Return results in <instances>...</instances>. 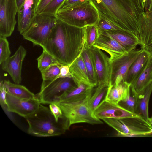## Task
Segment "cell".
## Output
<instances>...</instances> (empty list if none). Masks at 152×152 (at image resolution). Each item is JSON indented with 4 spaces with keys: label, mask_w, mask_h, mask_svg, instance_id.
Instances as JSON below:
<instances>
[{
    "label": "cell",
    "mask_w": 152,
    "mask_h": 152,
    "mask_svg": "<svg viewBox=\"0 0 152 152\" xmlns=\"http://www.w3.org/2000/svg\"><path fill=\"white\" fill-rule=\"evenodd\" d=\"M86 42V27H76L58 20L41 47L60 64L66 65L80 55Z\"/></svg>",
    "instance_id": "1"
},
{
    "label": "cell",
    "mask_w": 152,
    "mask_h": 152,
    "mask_svg": "<svg viewBox=\"0 0 152 152\" xmlns=\"http://www.w3.org/2000/svg\"><path fill=\"white\" fill-rule=\"evenodd\" d=\"M92 1L100 18L139 40L138 22L140 15L144 11L140 0Z\"/></svg>",
    "instance_id": "2"
},
{
    "label": "cell",
    "mask_w": 152,
    "mask_h": 152,
    "mask_svg": "<svg viewBox=\"0 0 152 152\" xmlns=\"http://www.w3.org/2000/svg\"><path fill=\"white\" fill-rule=\"evenodd\" d=\"M28 133L39 137L60 136L69 129L66 120L57 121L49 108L42 104L34 113L25 118Z\"/></svg>",
    "instance_id": "3"
},
{
    "label": "cell",
    "mask_w": 152,
    "mask_h": 152,
    "mask_svg": "<svg viewBox=\"0 0 152 152\" xmlns=\"http://www.w3.org/2000/svg\"><path fill=\"white\" fill-rule=\"evenodd\" d=\"M55 16L64 23L79 28L97 25L100 19L98 11L91 0L75 8L59 10Z\"/></svg>",
    "instance_id": "4"
},
{
    "label": "cell",
    "mask_w": 152,
    "mask_h": 152,
    "mask_svg": "<svg viewBox=\"0 0 152 152\" xmlns=\"http://www.w3.org/2000/svg\"><path fill=\"white\" fill-rule=\"evenodd\" d=\"M102 120L117 132L118 137H141L152 135V125L141 117L122 119L105 118Z\"/></svg>",
    "instance_id": "5"
},
{
    "label": "cell",
    "mask_w": 152,
    "mask_h": 152,
    "mask_svg": "<svg viewBox=\"0 0 152 152\" xmlns=\"http://www.w3.org/2000/svg\"><path fill=\"white\" fill-rule=\"evenodd\" d=\"M87 98L74 102H55L61 108L69 128L74 124L84 123L91 124H102L103 122L97 118L87 104Z\"/></svg>",
    "instance_id": "6"
},
{
    "label": "cell",
    "mask_w": 152,
    "mask_h": 152,
    "mask_svg": "<svg viewBox=\"0 0 152 152\" xmlns=\"http://www.w3.org/2000/svg\"><path fill=\"white\" fill-rule=\"evenodd\" d=\"M55 15H36L28 28L22 34L23 38L34 45L40 47L44 43L57 22Z\"/></svg>",
    "instance_id": "7"
},
{
    "label": "cell",
    "mask_w": 152,
    "mask_h": 152,
    "mask_svg": "<svg viewBox=\"0 0 152 152\" xmlns=\"http://www.w3.org/2000/svg\"><path fill=\"white\" fill-rule=\"evenodd\" d=\"M77 86L72 77L43 81L40 91L35 94L36 97L40 104H49L64 92Z\"/></svg>",
    "instance_id": "8"
},
{
    "label": "cell",
    "mask_w": 152,
    "mask_h": 152,
    "mask_svg": "<svg viewBox=\"0 0 152 152\" xmlns=\"http://www.w3.org/2000/svg\"><path fill=\"white\" fill-rule=\"evenodd\" d=\"M98 85L111 84V63L109 56L102 50L92 46L89 49Z\"/></svg>",
    "instance_id": "9"
},
{
    "label": "cell",
    "mask_w": 152,
    "mask_h": 152,
    "mask_svg": "<svg viewBox=\"0 0 152 152\" xmlns=\"http://www.w3.org/2000/svg\"><path fill=\"white\" fill-rule=\"evenodd\" d=\"M18 11L16 0H0V37L11 35L16 23Z\"/></svg>",
    "instance_id": "10"
},
{
    "label": "cell",
    "mask_w": 152,
    "mask_h": 152,
    "mask_svg": "<svg viewBox=\"0 0 152 152\" xmlns=\"http://www.w3.org/2000/svg\"><path fill=\"white\" fill-rule=\"evenodd\" d=\"M143 49H134L111 62V84L126 81L129 69Z\"/></svg>",
    "instance_id": "11"
},
{
    "label": "cell",
    "mask_w": 152,
    "mask_h": 152,
    "mask_svg": "<svg viewBox=\"0 0 152 152\" xmlns=\"http://www.w3.org/2000/svg\"><path fill=\"white\" fill-rule=\"evenodd\" d=\"M6 99L8 112L15 113L24 118L37 110L41 104L36 99H27L19 98L8 93Z\"/></svg>",
    "instance_id": "12"
},
{
    "label": "cell",
    "mask_w": 152,
    "mask_h": 152,
    "mask_svg": "<svg viewBox=\"0 0 152 152\" xmlns=\"http://www.w3.org/2000/svg\"><path fill=\"white\" fill-rule=\"evenodd\" d=\"M26 53V49L20 46L13 55L1 64L2 70L9 74L15 83L20 84L21 82L22 64Z\"/></svg>",
    "instance_id": "13"
},
{
    "label": "cell",
    "mask_w": 152,
    "mask_h": 152,
    "mask_svg": "<svg viewBox=\"0 0 152 152\" xmlns=\"http://www.w3.org/2000/svg\"><path fill=\"white\" fill-rule=\"evenodd\" d=\"M94 113L100 119L105 118L122 119L130 117H140L126 110L118 104L109 102L104 99L98 106Z\"/></svg>",
    "instance_id": "14"
},
{
    "label": "cell",
    "mask_w": 152,
    "mask_h": 152,
    "mask_svg": "<svg viewBox=\"0 0 152 152\" xmlns=\"http://www.w3.org/2000/svg\"><path fill=\"white\" fill-rule=\"evenodd\" d=\"M93 46L106 52L109 56L111 63L128 52L113 38L99 33Z\"/></svg>",
    "instance_id": "15"
},
{
    "label": "cell",
    "mask_w": 152,
    "mask_h": 152,
    "mask_svg": "<svg viewBox=\"0 0 152 152\" xmlns=\"http://www.w3.org/2000/svg\"><path fill=\"white\" fill-rule=\"evenodd\" d=\"M39 0H25L18 11V29L22 35L29 27L36 15Z\"/></svg>",
    "instance_id": "16"
},
{
    "label": "cell",
    "mask_w": 152,
    "mask_h": 152,
    "mask_svg": "<svg viewBox=\"0 0 152 152\" xmlns=\"http://www.w3.org/2000/svg\"><path fill=\"white\" fill-rule=\"evenodd\" d=\"M94 87L81 83L64 92L56 98L53 103L61 102H74L83 101L91 94Z\"/></svg>",
    "instance_id": "17"
},
{
    "label": "cell",
    "mask_w": 152,
    "mask_h": 152,
    "mask_svg": "<svg viewBox=\"0 0 152 152\" xmlns=\"http://www.w3.org/2000/svg\"><path fill=\"white\" fill-rule=\"evenodd\" d=\"M130 90L131 85L122 80L109 87L104 99L111 103L118 104L128 97Z\"/></svg>",
    "instance_id": "18"
},
{
    "label": "cell",
    "mask_w": 152,
    "mask_h": 152,
    "mask_svg": "<svg viewBox=\"0 0 152 152\" xmlns=\"http://www.w3.org/2000/svg\"><path fill=\"white\" fill-rule=\"evenodd\" d=\"M113 38L129 52L135 49L139 45L138 40L132 35L119 30H113L99 32Z\"/></svg>",
    "instance_id": "19"
},
{
    "label": "cell",
    "mask_w": 152,
    "mask_h": 152,
    "mask_svg": "<svg viewBox=\"0 0 152 152\" xmlns=\"http://www.w3.org/2000/svg\"><path fill=\"white\" fill-rule=\"evenodd\" d=\"M149 53L143 49L130 67L126 82L130 85L144 70L149 57Z\"/></svg>",
    "instance_id": "20"
},
{
    "label": "cell",
    "mask_w": 152,
    "mask_h": 152,
    "mask_svg": "<svg viewBox=\"0 0 152 152\" xmlns=\"http://www.w3.org/2000/svg\"><path fill=\"white\" fill-rule=\"evenodd\" d=\"M70 71L77 86L83 83L94 87L89 80L86 69L81 55L72 63L70 67Z\"/></svg>",
    "instance_id": "21"
},
{
    "label": "cell",
    "mask_w": 152,
    "mask_h": 152,
    "mask_svg": "<svg viewBox=\"0 0 152 152\" xmlns=\"http://www.w3.org/2000/svg\"><path fill=\"white\" fill-rule=\"evenodd\" d=\"M152 92V80L137 95V104L136 114L148 121L149 118V102Z\"/></svg>",
    "instance_id": "22"
},
{
    "label": "cell",
    "mask_w": 152,
    "mask_h": 152,
    "mask_svg": "<svg viewBox=\"0 0 152 152\" xmlns=\"http://www.w3.org/2000/svg\"><path fill=\"white\" fill-rule=\"evenodd\" d=\"M152 80V55L149 59L144 70L131 85L132 91L136 95Z\"/></svg>",
    "instance_id": "23"
},
{
    "label": "cell",
    "mask_w": 152,
    "mask_h": 152,
    "mask_svg": "<svg viewBox=\"0 0 152 152\" xmlns=\"http://www.w3.org/2000/svg\"><path fill=\"white\" fill-rule=\"evenodd\" d=\"M4 83L7 93L14 96L27 99H36L35 94L24 86L13 83L9 80H4Z\"/></svg>",
    "instance_id": "24"
},
{
    "label": "cell",
    "mask_w": 152,
    "mask_h": 152,
    "mask_svg": "<svg viewBox=\"0 0 152 152\" xmlns=\"http://www.w3.org/2000/svg\"><path fill=\"white\" fill-rule=\"evenodd\" d=\"M109 87L105 85H98L94 89L91 94L87 97L88 105L93 113L105 99Z\"/></svg>",
    "instance_id": "25"
},
{
    "label": "cell",
    "mask_w": 152,
    "mask_h": 152,
    "mask_svg": "<svg viewBox=\"0 0 152 152\" xmlns=\"http://www.w3.org/2000/svg\"><path fill=\"white\" fill-rule=\"evenodd\" d=\"M89 49L85 44L81 56L84 63L89 80L92 85L95 87L97 86V81Z\"/></svg>",
    "instance_id": "26"
},
{
    "label": "cell",
    "mask_w": 152,
    "mask_h": 152,
    "mask_svg": "<svg viewBox=\"0 0 152 152\" xmlns=\"http://www.w3.org/2000/svg\"><path fill=\"white\" fill-rule=\"evenodd\" d=\"M37 60L38 68L40 72L52 65L60 64L51 55L44 49Z\"/></svg>",
    "instance_id": "27"
},
{
    "label": "cell",
    "mask_w": 152,
    "mask_h": 152,
    "mask_svg": "<svg viewBox=\"0 0 152 152\" xmlns=\"http://www.w3.org/2000/svg\"><path fill=\"white\" fill-rule=\"evenodd\" d=\"M118 104L126 110L136 114L137 95L132 92L131 89L128 97L125 100L120 102Z\"/></svg>",
    "instance_id": "28"
},
{
    "label": "cell",
    "mask_w": 152,
    "mask_h": 152,
    "mask_svg": "<svg viewBox=\"0 0 152 152\" xmlns=\"http://www.w3.org/2000/svg\"><path fill=\"white\" fill-rule=\"evenodd\" d=\"M97 25L86 27V42L85 44L90 48L95 43L99 34Z\"/></svg>",
    "instance_id": "29"
},
{
    "label": "cell",
    "mask_w": 152,
    "mask_h": 152,
    "mask_svg": "<svg viewBox=\"0 0 152 152\" xmlns=\"http://www.w3.org/2000/svg\"><path fill=\"white\" fill-rule=\"evenodd\" d=\"M59 64L52 65L41 71L43 81H51L55 80L60 73Z\"/></svg>",
    "instance_id": "30"
},
{
    "label": "cell",
    "mask_w": 152,
    "mask_h": 152,
    "mask_svg": "<svg viewBox=\"0 0 152 152\" xmlns=\"http://www.w3.org/2000/svg\"><path fill=\"white\" fill-rule=\"evenodd\" d=\"M11 51L6 37H0V64L10 56Z\"/></svg>",
    "instance_id": "31"
},
{
    "label": "cell",
    "mask_w": 152,
    "mask_h": 152,
    "mask_svg": "<svg viewBox=\"0 0 152 152\" xmlns=\"http://www.w3.org/2000/svg\"><path fill=\"white\" fill-rule=\"evenodd\" d=\"M66 0H52L41 13L55 15Z\"/></svg>",
    "instance_id": "32"
},
{
    "label": "cell",
    "mask_w": 152,
    "mask_h": 152,
    "mask_svg": "<svg viewBox=\"0 0 152 152\" xmlns=\"http://www.w3.org/2000/svg\"><path fill=\"white\" fill-rule=\"evenodd\" d=\"M97 26L99 32L113 30H120L118 28L111 23L100 17Z\"/></svg>",
    "instance_id": "33"
},
{
    "label": "cell",
    "mask_w": 152,
    "mask_h": 152,
    "mask_svg": "<svg viewBox=\"0 0 152 152\" xmlns=\"http://www.w3.org/2000/svg\"><path fill=\"white\" fill-rule=\"evenodd\" d=\"M49 108L57 121L66 120L61 108L56 103L50 104Z\"/></svg>",
    "instance_id": "34"
},
{
    "label": "cell",
    "mask_w": 152,
    "mask_h": 152,
    "mask_svg": "<svg viewBox=\"0 0 152 152\" xmlns=\"http://www.w3.org/2000/svg\"><path fill=\"white\" fill-rule=\"evenodd\" d=\"M88 0H66L59 10H65L75 8L80 5Z\"/></svg>",
    "instance_id": "35"
},
{
    "label": "cell",
    "mask_w": 152,
    "mask_h": 152,
    "mask_svg": "<svg viewBox=\"0 0 152 152\" xmlns=\"http://www.w3.org/2000/svg\"><path fill=\"white\" fill-rule=\"evenodd\" d=\"M147 32L150 40L147 46L144 49L147 51L150 55H152V13L148 23Z\"/></svg>",
    "instance_id": "36"
},
{
    "label": "cell",
    "mask_w": 152,
    "mask_h": 152,
    "mask_svg": "<svg viewBox=\"0 0 152 152\" xmlns=\"http://www.w3.org/2000/svg\"><path fill=\"white\" fill-rule=\"evenodd\" d=\"M0 102L1 105L5 112H8L6 102V95L7 93L4 84V81H1L0 83Z\"/></svg>",
    "instance_id": "37"
},
{
    "label": "cell",
    "mask_w": 152,
    "mask_h": 152,
    "mask_svg": "<svg viewBox=\"0 0 152 152\" xmlns=\"http://www.w3.org/2000/svg\"><path fill=\"white\" fill-rule=\"evenodd\" d=\"M74 61L68 65L60 64L59 66L60 73L55 79L59 78H72V76L70 71V68Z\"/></svg>",
    "instance_id": "38"
},
{
    "label": "cell",
    "mask_w": 152,
    "mask_h": 152,
    "mask_svg": "<svg viewBox=\"0 0 152 152\" xmlns=\"http://www.w3.org/2000/svg\"><path fill=\"white\" fill-rule=\"evenodd\" d=\"M52 0H39L36 10V14H41Z\"/></svg>",
    "instance_id": "39"
},
{
    "label": "cell",
    "mask_w": 152,
    "mask_h": 152,
    "mask_svg": "<svg viewBox=\"0 0 152 152\" xmlns=\"http://www.w3.org/2000/svg\"><path fill=\"white\" fill-rule=\"evenodd\" d=\"M152 10V0H146L144 11L148 12Z\"/></svg>",
    "instance_id": "40"
},
{
    "label": "cell",
    "mask_w": 152,
    "mask_h": 152,
    "mask_svg": "<svg viewBox=\"0 0 152 152\" xmlns=\"http://www.w3.org/2000/svg\"><path fill=\"white\" fill-rule=\"evenodd\" d=\"M16 1L17 2L18 11L22 6L25 0H16Z\"/></svg>",
    "instance_id": "41"
},
{
    "label": "cell",
    "mask_w": 152,
    "mask_h": 152,
    "mask_svg": "<svg viewBox=\"0 0 152 152\" xmlns=\"http://www.w3.org/2000/svg\"><path fill=\"white\" fill-rule=\"evenodd\" d=\"M140 1L142 8L144 10V8L146 1V0H140Z\"/></svg>",
    "instance_id": "42"
},
{
    "label": "cell",
    "mask_w": 152,
    "mask_h": 152,
    "mask_svg": "<svg viewBox=\"0 0 152 152\" xmlns=\"http://www.w3.org/2000/svg\"><path fill=\"white\" fill-rule=\"evenodd\" d=\"M148 122L152 125V116L150 118H149Z\"/></svg>",
    "instance_id": "43"
}]
</instances>
